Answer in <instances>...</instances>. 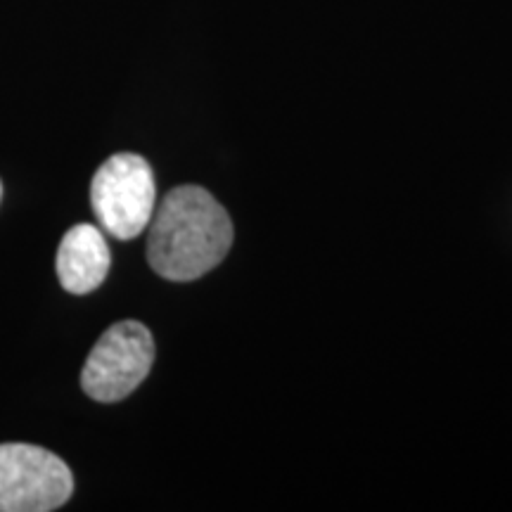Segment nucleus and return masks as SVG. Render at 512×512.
Returning a JSON list of instances; mask_svg holds the SVG:
<instances>
[{
  "instance_id": "nucleus-2",
  "label": "nucleus",
  "mask_w": 512,
  "mask_h": 512,
  "mask_svg": "<svg viewBox=\"0 0 512 512\" xmlns=\"http://www.w3.org/2000/svg\"><path fill=\"white\" fill-rule=\"evenodd\" d=\"M95 219L117 240H133L150 226L157 207V185L150 164L121 152L95 171L91 183Z\"/></svg>"
},
{
  "instance_id": "nucleus-6",
  "label": "nucleus",
  "mask_w": 512,
  "mask_h": 512,
  "mask_svg": "<svg viewBox=\"0 0 512 512\" xmlns=\"http://www.w3.org/2000/svg\"><path fill=\"white\" fill-rule=\"evenodd\" d=\"M0 197H3V183H0Z\"/></svg>"
},
{
  "instance_id": "nucleus-1",
  "label": "nucleus",
  "mask_w": 512,
  "mask_h": 512,
  "mask_svg": "<svg viewBox=\"0 0 512 512\" xmlns=\"http://www.w3.org/2000/svg\"><path fill=\"white\" fill-rule=\"evenodd\" d=\"M147 235L152 271L174 283L202 278L226 259L233 221L200 185H178L155 207Z\"/></svg>"
},
{
  "instance_id": "nucleus-3",
  "label": "nucleus",
  "mask_w": 512,
  "mask_h": 512,
  "mask_svg": "<svg viewBox=\"0 0 512 512\" xmlns=\"http://www.w3.org/2000/svg\"><path fill=\"white\" fill-rule=\"evenodd\" d=\"M155 363V339L138 320H121L98 339L81 370V387L91 399L114 403L133 394Z\"/></svg>"
},
{
  "instance_id": "nucleus-4",
  "label": "nucleus",
  "mask_w": 512,
  "mask_h": 512,
  "mask_svg": "<svg viewBox=\"0 0 512 512\" xmlns=\"http://www.w3.org/2000/svg\"><path fill=\"white\" fill-rule=\"evenodd\" d=\"M74 475L34 444H0V512H50L72 498Z\"/></svg>"
},
{
  "instance_id": "nucleus-5",
  "label": "nucleus",
  "mask_w": 512,
  "mask_h": 512,
  "mask_svg": "<svg viewBox=\"0 0 512 512\" xmlns=\"http://www.w3.org/2000/svg\"><path fill=\"white\" fill-rule=\"evenodd\" d=\"M110 247L100 228L91 223H79L67 230L57 249V278L69 294H88L98 290L110 273Z\"/></svg>"
}]
</instances>
